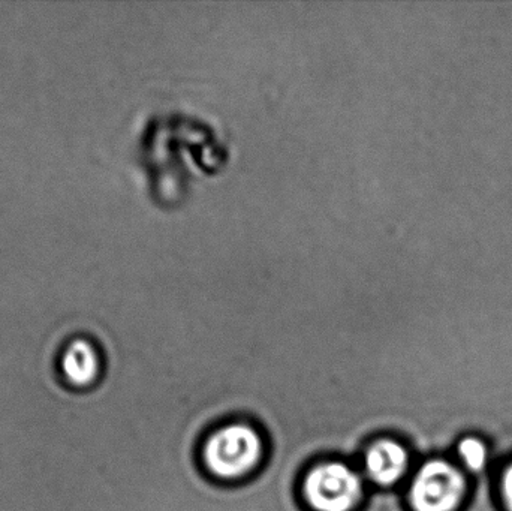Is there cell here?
<instances>
[{
    "instance_id": "obj_1",
    "label": "cell",
    "mask_w": 512,
    "mask_h": 511,
    "mask_svg": "<svg viewBox=\"0 0 512 511\" xmlns=\"http://www.w3.org/2000/svg\"><path fill=\"white\" fill-rule=\"evenodd\" d=\"M267 455V438L255 423L231 420L206 435L198 458L210 479L239 485L261 470Z\"/></svg>"
},
{
    "instance_id": "obj_2",
    "label": "cell",
    "mask_w": 512,
    "mask_h": 511,
    "mask_svg": "<svg viewBox=\"0 0 512 511\" xmlns=\"http://www.w3.org/2000/svg\"><path fill=\"white\" fill-rule=\"evenodd\" d=\"M298 494L306 511H361L370 486L357 464L328 458L304 471Z\"/></svg>"
},
{
    "instance_id": "obj_3",
    "label": "cell",
    "mask_w": 512,
    "mask_h": 511,
    "mask_svg": "<svg viewBox=\"0 0 512 511\" xmlns=\"http://www.w3.org/2000/svg\"><path fill=\"white\" fill-rule=\"evenodd\" d=\"M466 495L463 471L447 459L430 458L412 473L403 500L408 511H459Z\"/></svg>"
},
{
    "instance_id": "obj_4",
    "label": "cell",
    "mask_w": 512,
    "mask_h": 511,
    "mask_svg": "<svg viewBox=\"0 0 512 511\" xmlns=\"http://www.w3.org/2000/svg\"><path fill=\"white\" fill-rule=\"evenodd\" d=\"M412 459L414 456L406 441L384 435L367 444L358 467L370 489L394 491L411 473Z\"/></svg>"
},
{
    "instance_id": "obj_5",
    "label": "cell",
    "mask_w": 512,
    "mask_h": 511,
    "mask_svg": "<svg viewBox=\"0 0 512 511\" xmlns=\"http://www.w3.org/2000/svg\"><path fill=\"white\" fill-rule=\"evenodd\" d=\"M101 357L95 345L87 339H75L63 353V371L78 386H87L99 377Z\"/></svg>"
},
{
    "instance_id": "obj_6",
    "label": "cell",
    "mask_w": 512,
    "mask_h": 511,
    "mask_svg": "<svg viewBox=\"0 0 512 511\" xmlns=\"http://www.w3.org/2000/svg\"><path fill=\"white\" fill-rule=\"evenodd\" d=\"M460 461L472 473H480L489 462V447L477 437H465L457 444Z\"/></svg>"
},
{
    "instance_id": "obj_7",
    "label": "cell",
    "mask_w": 512,
    "mask_h": 511,
    "mask_svg": "<svg viewBox=\"0 0 512 511\" xmlns=\"http://www.w3.org/2000/svg\"><path fill=\"white\" fill-rule=\"evenodd\" d=\"M499 492H501V500L505 510L512 511V462L502 471L501 480H499Z\"/></svg>"
}]
</instances>
